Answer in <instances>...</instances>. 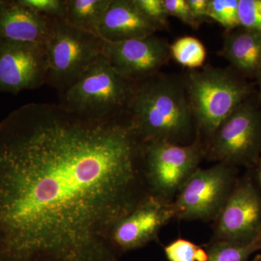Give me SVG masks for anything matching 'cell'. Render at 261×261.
I'll list each match as a JSON object with an SVG mask.
<instances>
[{
    "mask_svg": "<svg viewBox=\"0 0 261 261\" xmlns=\"http://www.w3.org/2000/svg\"><path fill=\"white\" fill-rule=\"evenodd\" d=\"M261 235V196L250 179L236 182L214 220L212 240L250 243Z\"/></svg>",
    "mask_w": 261,
    "mask_h": 261,
    "instance_id": "obj_11",
    "label": "cell"
},
{
    "mask_svg": "<svg viewBox=\"0 0 261 261\" xmlns=\"http://www.w3.org/2000/svg\"><path fill=\"white\" fill-rule=\"evenodd\" d=\"M240 27L261 33V0H239Z\"/></svg>",
    "mask_w": 261,
    "mask_h": 261,
    "instance_id": "obj_20",
    "label": "cell"
},
{
    "mask_svg": "<svg viewBox=\"0 0 261 261\" xmlns=\"http://www.w3.org/2000/svg\"><path fill=\"white\" fill-rule=\"evenodd\" d=\"M165 9L168 16L175 17L192 28H197L200 24L196 21L187 0H163Z\"/></svg>",
    "mask_w": 261,
    "mask_h": 261,
    "instance_id": "obj_24",
    "label": "cell"
},
{
    "mask_svg": "<svg viewBox=\"0 0 261 261\" xmlns=\"http://www.w3.org/2000/svg\"><path fill=\"white\" fill-rule=\"evenodd\" d=\"M252 261H261V255H257Z\"/></svg>",
    "mask_w": 261,
    "mask_h": 261,
    "instance_id": "obj_27",
    "label": "cell"
},
{
    "mask_svg": "<svg viewBox=\"0 0 261 261\" xmlns=\"http://www.w3.org/2000/svg\"><path fill=\"white\" fill-rule=\"evenodd\" d=\"M257 176H258L259 182L261 186V154L260 158H259V163H258V171H257Z\"/></svg>",
    "mask_w": 261,
    "mask_h": 261,
    "instance_id": "obj_26",
    "label": "cell"
},
{
    "mask_svg": "<svg viewBox=\"0 0 261 261\" xmlns=\"http://www.w3.org/2000/svg\"><path fill=\"white\" fill-rule=\"evenodd\" d=\"M205 249L207 261H248L252 254L261 250V235L247 243L212 240Z\"/></svg>",
    "mask_w": 261,
    "mask_h": 261,
    "instance_id": "obj_17",
    "label": "cell"
},
{
    "mask_svg": "<svg viewBox=\"0 0 261 261\" xmlns=\"http://www.w3.org/2000/svg\"><path fill=\"white\" fill-rule=\"evenodd\" d=\"M51 22L19 0H0V39L44 44Z\"/></svg>",
    "mask_w": 261,
    "mask_h": 261,
    "instance_id": "obj_14",
    "label": "cell"
},
{
    "mask_svg": "<svg viewBox=\"0 0 261 261\" xmlns=\"http://www.w3.org/2000/svg\"><path fill=\"white\" fill-rule=\"evenodd\" d=\"M158 30L142 15L134 0H112L96 35L106 42H117L150 37Z\"/></svg>",
    "mask_w": 261,
    "mask_h": 261,
    "instance_id": "obj_13",
    "label": "cell"
},
{
    "mask_svg": "<svg viewBox=\"0 0 261 261\" xmlns=\"http://www.w3.org/2000/svg\"><path fill=\"white\" fill-rule=\"evenodd\" d=\"M175 219L173 201L147 194L129 214L114 225L111 243L121 255L159 240L163 226Z\"/></svg>",
    "mask_w": 261,
    "mask_h": 261,
    "instance_id": "obj_9",
    "label": "cell"
},
{
    "mask_svg": "<svg viewBox=\"0 0 261 261\" xmlns=\"http://www.w3.org/2000/svg\"><path fill=\"white\" fill-rule=\"evenodd\" d=\"M257 78H258L259 82H260V84L261 86V69L259 70L258 73H257Z\"/></svg>",
    "mask_w": 261,
    "mask_h": 261,
    "instance_id": "obj_28",
    "label": "cell"
},
{
    "mask_svg": "<svg viewBox=\"0 0 261 261\" xmlns=\"http://www.w3.org/2000/svg\"><path fill=\"white\" fill-rule=\"evenodd\" d=\"M200 247L190 240L178 238L165 247L164 252L168 261H196Z\"/></svg>",
    "mask_w": 261,
    "mask_h": 261,
    "instance_id": "obj_23",
    "label": "cell"
},
{
    "mask_svg": "<svg viewBox=\"0 0 261 261\" xmlns=\"http://www.w3.org/2000/svg\"><path fill=\"white\" fill-rule=\"evenodd\" d=\"M221 54L240 71L257 75L261 69V33L244 28L230 33Z\"/></svg>",
    "mask_w": 261,
    "mask_h": 261,
    "instance_id": "obj_15",
    "label": "cell"
},
{
    "mask_svg": "<svg viewBox=\"0 0 261 261\" xmlns=\"http://www.w3.org/2000/svg\"><path fill=\"white\" fill-rule=\"evenodd\" d=\"M187 2L197 23L200 24L205 19L208 18V0H187Z\"/></svg>",
    "mask_w": 261,
    "mask_h": 261,
    "instance_id": "obj_25",
    "label": "cell"
},
{
    "mask_svg": "<svg viewBox=\"0 0 261 261\" xmlns=\"http://www.w3.org/2000/svg\"><path fill=\"white\" fill-rule=\"evenodd\" d=\"M102 55L125 80L137 83L155 75L171 53L169 44L153 35L122 42L103 41Z\"/></svg>",
    "mask_w": 261,
    "mask_h": 261,
    "instance_id": "obj_12",
    "label": "cell"
},
{
    "mask_svg": "<svg viewBox=\"0 0 261 261\" xmlns=\"http://www.w3.org/2000/svg\"><path fill=\"white\" fill-rule=\"evenodd\" d=\"M239 0H208L207 17L227 30L240 27L238 17Z\"/></svg>",
    "mask_w": 261,
    "mask_h": 261,
    "instance_id": "obj_19",
    "label": "cell"
},
{
    "mask_svg": "<svg viewBox=\"0 0 261 261\" xmlns=\"http://www.w3.org/2000/svg\"><path fill=\"white\" fill-rule=\"evenodd\" d=\"M185 89L199 129L211 138L250 93L246 84L227 70L214 68L191 72Z\"/></svg>",
    "mask_w": 261,
    "mask_h": 261,
    "instance_id": "obj_4",
    "label": "cell"
},
{
    "mask_svg": "<svg viewBox=\"0 0 261 261\" xmlns=\"http://www.w3.org/2000/svg\"><path fill=\"white\" fill-rule=\"evenodd\" d=\"M19 2L39 14L50 18L65 20L67 0H19Z\"/></svg>",
    "mask_w": 261,
    "mask_h": 261,
    "instance_id": "obj_21",
    "label": "cell"
},
{
    "mask_svg": "<svg viewBox=\"0 0 261 261\" xmlns=\"http://www.w3.org/2000/svg\"><path fill=\"white\" fill-rule=\"evenodd\" d=\"M126 118L142 145L157 141L179 144L193 128L183 86L155 75L135 83Z\"/></svg>",
    "mask_w": 261,
    "mask_h": 261,
    "instance_id": "obj_2",
    "label": "cell"
},
{
    "mask_svg": "<svg viewBox=\"0 0 261 261\" xmlns=\"http://www.w3.org/2000/svg\"><path fill=\"white\" fill-rule=\"evenodd\" d=\"M148 193L126 118L32 102L0 121V261H119L112 228Z\"/></svg>",
    "mask_w": 261,
    "mask_h": 261,
    "instance_id": "obj_1",
    "label": "cell"
},
{
    "mask_svg": "<svg viewBox=\"0 0 261 261\" xmlns=\"http://www.w3.org/2000/svg\"><path fill=\"white\" fill-rule=\"evenodd\" d=\"M44 44L0 39V92L16 94L47 82Z\"/></svg>",
    "mask_w": 261,
    "mask_h": 261,
    "instance_id": "obj_10",
    "label": "cell"
},
{
    "mask_svg": "<svg viewBox=\"0 0 261 261\" xmlns=\"http://www.w3.org/2000/svg\"><path fill=\"white\" fill-rule=\"evenodd\" d=\"M135 85L120 75L102 55L71 87L60 94L59 104L86 118H126Z\"/></svg>",
    "mask_w": 261,
    "mask_h": 261,
    "instance_id": "obj_3",
    "label": "cell"
},
{
    "mask_svg": "<svg viewBox=\"0 0 261 261\" xmlns=\"http://www.w3.org/2000/svg\"><path fill=\"white\" fill-rule=\"evenodd\" d=\"M261 146L260 113L244 102L219 127L207 154L213 161L230 166L250 164L256 160Z\"/></svg>",
    "mask_w": 261,
    "mask_h": 261,
    "instance_id": "obj_8",
    "label": "cell"
},
{
    "mask_svg": "<svg viewBox=\"0 0 261 261\" xmlns=\"http://www.w3.org/2000/svg\"><path fill=\"white\" fill-rule=\"evenodd\" d=\"M112 0H67L65 20L76 28L93 33Z\"/></svg>",
    "mask_w": 261,
    "mask_h": 261,
    "instance_id": "obj_16",
    "label": "cell"
},
{
    "mask_svg": "<svg viewBox=\"0 0 261 261\" xmlns=\"http://www.w3.org/2000/svg\"><path fill=\"white\" fill-rule=\"evenodd\" d=\"M138 9L158 29L166 27L168 15L163 0H134Z\"/></svg>",
    "mask_w": 261,
    "mask_h": 261,
    "instance_id": "obj_22",
    "label": "cell"
},
{
    "mask_svg": "<svg viewBox=\"0 0 261 261\" xmlns=\"http://www.w3.org/2000/svg\"><path fill=\"white\" fill-rule=\"evenodd\" d=\"M205 154L200 141L189 145L157 141L142 145V162L149 194L173 201Z\"/></svg>",
    "mask_w": 261,
    "mask_h": 261,
    "instance_id": "obj_6",
    "label": "cell"
},
{
    "mask_svg": "<svg viewBox=\"0 0 261 261\" xmlns=\"http://www.w3.org/2000/svg\"><path fill=\"white\" fill-rule=\"evenodd\" d=\"M170 53L178 63L189 68L202 66L205 61V46L197 38L183 37L170 45Z\"/></svg>",
    "mask_w": 261,
    "mask_h": 261,
    "instance_id": "obj_18",
    "label": "cell"
},
{
    "mask_svg": "<svg viewBox=\"0 0 261 261\" xmlns=\"http://www.w3.org/2000/svg\"><path fill=\"white\" fill-rule=\"evenodd\" d=\"M236 182L233 166L226 163L197 168L173 200L175 219L214 221Z\"/></svg>",
    "mask_w": 261,
    "mask_h": 261,
    "instance_id": "obj_7",
    "label": "cell"
},
{
    "mask_svg": "<svg viewBox=\"0 0 261 261\" xmlns=\"http://www.w3.org/2000/svg\"><path fill=\"white\" fill-rule=\"evenodd\" d=\"M102 39L93 33L53 18L44 44L48 61L46 84L63 93L102 56Z\"/></svg>",
    "mask_w": 261,
    "mask_h": 261,
    "instance_id": "obj_5",
    "label": "cell"
}]
</instances>
